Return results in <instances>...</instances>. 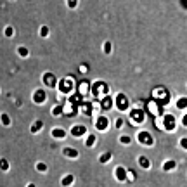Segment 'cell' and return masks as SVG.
Returning a JSON list of instances; mask_svg holds the SVG:
<instances>
[{"instance_id": "6da1fadb", "label": "cell", "mask_w": 187, "mask_h": 187, "mask_svg": "<svg viewBox=\"0 0 187 187\" xmlns=\"http://www.w3.org/2000/svg\"><path fill=\"white\" fill-rule=\"evenodd\" d=\"M52 137L64 139V137H66V130H61V128H54V130H52Z\"/></svg>"}, {"instance_id": "7a4b0ae2", "label": "cell", "mask_w": 187, "mask_h": 187, "mask_svg": "<svg viewBox=\"0 0 187 187\" xmlns=\"http://www.w3.org/2000/svg\"><path fill=\"white\" fill-rule=\"evenodd\" d=\"M43 100H45V92H43V90H37V92H35V102H43Z\"/></svg>"}, {"instance_id": "3957f363", "label": "cell", "mask_w": 187, "mask_h": 187, "mask_svg": "<svg viewBox=\"0 0 187 187\" xmlns=\"http://www.w3.org/2000/svg\"><path fill=\"white\" fill-rule=\"evenodd\" d=\"M73 182H75V177H73V175H66V177L62 178V185L64 187H69Z\"/></svg>"}, {"instance_id": "277c9868", "label": "cell", "mask_w": 187, "mask_h": 187, "mask_svg": "<svg viewBox=\"0 0 187 187\" xmlns=\"http://www.w3.org/2000/svg\"><path fill=\"white\" fill-rule=\"evenodd\" d=\"M64 154H66V156H69V158H78V152H76V151H75V149H64Z\"/></svg>"}, {"instance_id": "5b68a950", "label": "cell", "mask_w": 187, "mask_h": 187, "mask_svg": "<svg viewBox=\"0 0 187 187\" xmlns=\"http://www.w3.org/2000/svg\"><path fill=\"white\" fill-rule=\"evenodd\" d=\"M18 54H19L21 57H28L30 56V52H28L26 47H18Z\"/></svg>"}, {"instance_id": "8992f818", "label": "cell", "mask_w": 187, "mask_h": 187, "mask_svg": "<svg viewBox=\"0 0 187 187\" xmlns=\"http://www.w3.org/2000/svg\"><path fill=\"white\" fill-rule=\"evenodd\" d=\"M42 127H43V123H42V121H35V123H33V127H31V132H33V133H37Z\"/></svg>"}, {"instance_id": "52a82bcc", "label": "cell", "mask_w": 187, "mask_h": 187, "mask_svg": "<svg viewBox=\"0 0 187 187\" xmlns=\"http://www.w3.org/2000/svg\"><path fill=\"white\" fill-rule=\"evenodd\" d=\"M0 120H2V123H4L5 127H9V125H10V120H9V116H7L5 113H2V114H0Z\"/></svg>"}, {"instance_id": "ba28073f", "label": "cell", "mask_w": 187, "mask_h": 187, "mask_svg": "<svg viewBox=\"0 0 187 187\" xmlns=\"http://www.w3.org/2000/svg\"><path fill=\"white\" fill-rule=\"evenodd\" d=\"M37 170L40 173H47V165L45 163H37Z\"/></svg>"}, {"instance_id": "9c48e42d", "label": "cell", "mask_w": 187, "mask_h": 187, "mask_svg": "<svg viewBox=\"0 0 187 187\" xmlns=\"http://www.w3.org/2000/svg\"><path fill=\"white\" fill-rule=\"evenodd\" d=\"M172 168H175V161H168V163L163 165V170H168V172H170Z\"/></svg>"}, {"instance_id": "30bf717a", "label": "cell", "mask_w": 187, "mask_h": 187, "mask_svg": "<svg viewBox=\"0 0 187 187\" xmlns=\"http://www.w3.org/2000/svg\"><path fill=\"white\" fill-rule=\"evenodd\" d=\"M73 133H75V135H81V133H85V128H81V127H75V128H73Z\"/></svg>"}, {"instance_id": "8fae6325", "label": "cell", "mask_w": 187, "mask_h": 187, "mask_svg": "<svg viewBox=\"0 0 187 187\" xmlns=\"http://www.w3.org/2000/svg\"><path fill=\"white\" fill-rule=\"evenodd\" d=\"M47 35H49V28L47 26H42L40 28V37H47Z\"/></svg>"}, {"instance_id": "7c38bea8", "label": "cell", "mask_w": 187, "mask_h": 187, "mask_svg": "<svg viewBox=\"0 0 187 187\" xmlns=\"http://www.w3.org/2000/svg\"><path fill=\"white\" fill-rule=\"evenodd\" d=\"M14 35V30H12V26H7L5 28V37H12Z\"/></svg>"}, {"instance_id": "4fadbf2b", "label": "cell", "mask_w": 187, "mask_h": 187, "mask_svg": "<svg viewBox=\"0 0 187 187\" xmlns=\"http://www.w3.org/2000/svg\"><path fill=\"white\" fill-rule=\"evenodd\" d=\"M66 2H68V7H71V9H75L78 4V0H66Z\"/></svg>"}, {"instance_id": "5bb4252c", "label": "cell", "mask_w": 187, "mask_h": 187, "mask_svg": "<svg viewBox=\"0 0 187 187\" xmlns=\"http://www.w3.org/2000/svg\"><path fill=\"white\" fill-rule=\"evenodd\" d=\"M0 166H2V170H4V172H7V161H5V159H0Z\"/></svg>"}, {"instance_id": "9a60e30c", "label": "cell", "mask_w": 187, "mask_h": 187, "mask_svg": "<svg viewBox=\"0 0 187 187\" xmlns=\"http://www.w3.org/2000/svg\"><path fill=\"white\" fill-rule=\"evenodd\" d=\"M104 52H106V54H109V52H111V43H109V42H106V43H104Z\"/></svg>"}, {"instance_id": "2e32d148", "label": "cell", "mask_w": 187, "mask_h": 187, "mask_svg": "<svg viewBox=\"0 0 187 187\" xmlns=\"http://www.w3.org/2000/svg\"><path fill=\"white\" fill-rule=\"evenodd\" d=\"M99 127H100V130H104V128H106V120H104V118L99 120Z\"/></svg>"}, {"instance_id": "e0dca14e", "label": "cell", "mask_w": 187, "mask_h": 187, "mask_svg": "<svg viewBox=\"0 0 187 187\" xmlns=\"http://www.w3.org/2000/svg\"><path fill=\"white\" fill-rule=\"evenodd\" d=\"M120 140H121V144H130V137H121Z\"/></svg>"}, {"instance_id": "ac0fdd59", "label": "cell", "mask_w": 187, "mask_h": 187, "mask_svg": "<svg viewBox=\"0 0 187 187\" xmlns=\"http://www.w3.org/2000/svg\"><path fill=\"white\" fill-rule=\"evenodd\" d=\"M94 139H95V137H94V135H90V137H89V142H87L89 146H92V144H94Z\"/></svg>"}, {"instance_id": "d6986e66", "label": "cell", "mask_w": 187, "mask_h": 187, "mask_svg": "<svg viewBox=\"0 0 187 187\" xmlns=\"http://www.w3.org/2000/svg\"><path fill=\"white\" fill-rule=\"evenodd\" d=\"M109 156H111V154H104V156L100 158V161H108V159H109Z\"/></svg>"}, {"instance_id": "ffe728a7", "label": "cell", "mask_w": 187, "mask_h": 187, "mask_svg": "<svg viewBox=\"0 0 187 187\" xmlns=\"http://www.w3.org/2000/svg\"><path fill=\"white\" fill-rule=\"evenodd\" d=\"M28 187H35V185H28Z\"/></svg>"}, {"instance_id": "44dd1931", "label": "cell", "mask_w": 187, "mask_h": 187, "mask_svg": "<svg viewBox=\"0 0 187 187\" xmlns=\"http://www.w3.org/2000/svg\"><path fill=\"white\" fill-rule=\"evenodd\" d=\"M12 2H14V0H12Z\"/></svg>"}]
</instances>
